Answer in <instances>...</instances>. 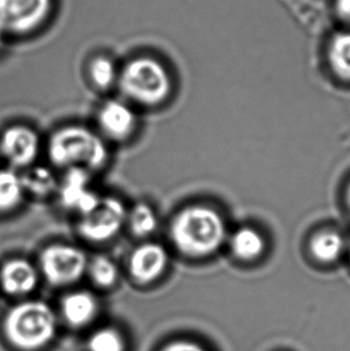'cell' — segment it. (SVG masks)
Here are the masks:
<instances>
[{
	"mask_svg": "<svg viewBox=\"0 0 350 351\" xmlns=\"http://www.w3.org/2000/svg\"><path fill=\"white\" fill-rule=\"evenodd\" d=\"M327 58L332 71L342 80L350 81V30L332 36L327 47Z\"/></svg>",
	"mask_w": 350,
	"mask_h": 351,
	"instance_id": "5bb4252c",
	"label": "cell"
},
{
	"mask_svg": "<svg viewBox=\"0 0 350 351\" xmlns=\"http://www.w3.org/2000/svg\"><path fill=\"white\" fill-rule=\"evenodd\" d=\"M22 178L12 171H0V213L14 209L24 193Z\"/></svg>",
	"mask_w": 350,
	"mask_h": 351,
	"instance_id": "e0dca14e",
	"label": "cell"
},
{
	"mask_svg": "<svg viewBox=\"0 0 350 351\" xmlns=\"http://www.w3.org/2000/svg\"><path fill=\"white\" fill-rule=\"evenodd\" d=\"M22 178L24 190L28 191L35 195H47L52 193L57 187V181L52 174V171H48L43 167H35L27 171Z\"/></svg>",
	"mask_w": 350,
	"mask_h": 351,
	"instance_id": "ac0fdd59",
	"label": "cell"
},
{
	"mask_svg": "<svg viewBox=\"0 0 350 351\" xmlns=\"http://www.w3.org/2000/svg\"><path fill=\"white\" fill-rule=\"evenodd\" d=\"M347 200H348V204L350 206V185L348 186V190H347Z\"/></svg>",
	"mask_w": 350,
	"mask_h": 351,
	"instance_id": "484cf974",
	"label": "cell"
},
{
	"mask_svg": "<svg viewBox=\"0 0 350 351\" xmlns=\"http://www.w3.org/2000/svg\"><path fill=\"white\" fill-rule=\"evenodd\" d=\"M89 272L95 283L104 288L112 287L118 278V267L104 256H95L90 263Z\"/></svg>",
	"mask_w": 350,
	"mask_h": 351,
	"instance_id": "ffe728a7",
	"label": "cell"
},
{
	"mask_svg": "<svg viewBox=\"0 0 350 351\" xmlns=\"http://www.w3.org/2000/svg\"><path fill=\"white\" fill-rule=\"evenodd\" d=\"M49 160L62 168L95 171L104 166L108 150L102 138L82 126H67L53 133L48 143Z\"/></svg>",
	"mask_w": 350,
	"mask_h": 351,
	"instance_id": "7a4b0ae2",
	"label": "cell"
},
{
	"mask_svg": "<svg viewBox=\"0 0 350 351\" xmlns=\"http://www.w3.org/2000/svg\"><path fill=\"white\" fill-rule=\"evenodd\" d=\"M97 304L94 296L86 291H77L69 295L62 302V313L73 326H82L94 318Z\"/></svg>",
	"mask_w": 350,
	"mask_h": 351,
	"instance_id": "4fadbf2b",
	"label": "cell"
},
{
	"mask_svg": "<svg viewBox=\"0 0 350 351\" xmlns=\"http://www.w3.org/2000/svg\"><path fill=\"white\" fill-rule=\"evenodd\" d=\"M171 237L175 247L186 256H209L222 246L226 224L215 210L194 205L175 216Z\"/></svg>",
	"mask_w": 350,
	"mask_h": 351,
	"instance_id": "6da1fadb",
	"label": "cell"
},
{
	"mask_svg": "<svg viewBox=\"0 0 350 351\" xmlns=\"http://www.w3.org/2000/svg\"><path fill=\"white\" fill-rule=\"evenodd\" d=\"M43 275L52 285H71L81 278L88 267L84 252L71 245H52L40 256Z\"/></svg>",
	"mask_w": 350,
	"mask_h": 351,
	"instance_id": "5b68a950",
	"label": "cell"
},
{
	"mask_svg": "<svg viewBox=\"0 0 350 351\" xmlns=\"http://www.w3.org/2000/svg\"><path fill=\"white\" fill-rule=\"evenodd\" d=\"M90 77L95 86H99L100 89H107L117 80L114 62L108 58H96L90 64Z\"/></svg>",
	"mask_w": 350,
	"mask_h": 351,
	"instance_id": "44dd1931",
	"label": "cell"
},
{
	"mask_svg": "<svg viewBox=\"0 0 350 351\" xmlns=\"http://www.w3.org/2000/svg\"><path fill=\"white\" fill-rule=\"evenodd\" d=\"M232 252L242 261H252L264 252L265 242L261 233L256 229L240 228L231 239Z\"/></svg>",
	"mask_w": 350,
	"mask_h": 351,
	"instance_id": "9a60e30c",
	"label": "cell"
},
{
	"mask_svg": "<svg viewBox=\"0 0 350 351\" xmlns=\"http://www.w3.org/2000/svg\"><path fill=\"white\" fill-rule=\"evenodd\" d=\"M89 181V174L86 169H69L59 186V195L62 204L81 215H86L94 209L101 197L90 189Z\"/></svg>",
	"mask_w": 350,
	"mask_h": 351,
	"instance_id": "9c48e42d",
	"label": "cell"
},
{
	"mask_svg": "<svg viewBox=\"0 0 350 351\" xmlns=\"http://www.w3.org/2000/svg\"><path fill=\"white\" fill-rule=\"evenodd\" d=\"M120 86L128 99L145 106H156L171 93V77L166 67L152 58H136L120 75Z\"/></svg>",
	"mask_w": 350,
	"mask_h": 351,
	"instance_id": "277c9868",
	"label": "cell"
},
{
	"mask_svg": "<svg viewBox=\"0 0 350 351\" xmlns=\"http://www.w3.org/2000/svg\"><path fill=\"white\" fill-rule=\"evenodd\" d=\"M52 11V0H0V27L5 34L23 35L41 27Z\"/></svg>",
	"mask_w": 350,
	"mask_h": 351,
	"instance_id": "8992f818",
	"label": "cell"
},
{
	"mask_svg": "<svg viewBox=\"0 0 350 351\" xmlns=\"http://www.w3.org/2000/svg\"><path fill=\"white\" fill-rule=\"evenodd\" d=\"M128 223L136 237H149L156 229V215L149 205L138 204L130 213Z\"/></svg>",
	"mask_w": 350,
	"mask_h": 351,
	"instance_id": "d6986e66",
	"label": "cell"
},
{
	"mask_svg": "<svg viewBox=\"0 0 350 351\" xmlns=\"http://www.w3.org/2000/svg\"><path fill=\"white\" fill-rule=\"evenodd\" d=\"M10 342L27 350L47 344L56 333V317L43 302H23L10 311L5 320Z\"/></svg>",
	"mask_w": 350,
	"mask_h": 351,
	"instance_id": "3957f363",
	"label": "cell"
},
{
	"mask_svg": "<svg viewBox=\"0 0 350 351\" xmlns=\"http://www.w3.org/2000/svg\"><path fill=\"white\" fill-rule=\"evenodd\" d=\"M40 141L32 128L22 125L8 128L0 139V152L14 167H28L38 155Z\"/></svg>",
	"mask_w": 350,
	"mask_h": 351,
	"instance_id": "ba28073f",
	"label": "cell"
},
{
	"mask_svg": "<svg viewBox=\"0 0 350 351\" xmlns=\"http://www.w3.org/2000/svg\"><path fill=\"white\" fill-rule=\"evenodd\" d=\"M90 351H123V338L117 331L106 328L90 338Z\"/></svg>",
	"mask_w": 350,
	"mask_h": 351,
	"instance_id": "7402d4cb",
	"label": "cell"
},
{
	"mask_svg": "<svg viewBox=\"0 0 350 351\" xmlns=\"http://www.w3.org/2000/svg\"><path fill=\"white\" fill-rule=\"evenodd\" d=\"M0 280L5 291L9 294L23 295L35 288L38 283V274L29 261L12 259L3 266Z\"/></svg>",
	"mask_w": 350,
	"mask_h": 351,
	"instance_id": "7c38bea8",
	"label": "cell"
},
{
	"mask_svg": "<svg viewBox=\"0 0 350 351\" xmlns=\"http://www.w3.org/2000/svg\"><path fill=\"white\" fill-rule=\"evenodd\" d=\"M128 219L126 209L117 198H101L94 209L82 215L80 232L93 242H106L113 239Z\"/></svg>",
	"mask_w": 350,
	"mask_h": 351,
	"instance_id": "52a82bcc",
	"label": "cell"
},
{
	"mask_svg": "<svg viewBox=\"0 0 350 351\" xmlns=\"http://www.w3.org/2000/svg\"><path fill=\"white\" fill-rule=\"evenodd\" d=\"M335 12L341 21L350 24V0H335Z\"/></svg>",
	"mask_w": 350,
	"mask_h": 351,
	"instance_id": "603a6c76",
	"label": "cell"
},
{
	"mask_svg": "<svg viewBox=\"0 0 350 351\" xmlns=\"http://www.w3.org/2000/svg\"><path fill=\"white\" fill-rule=\"evenodd\" d=\"M4 35L5 32L1 29V27H0V47H1V45H3V41H4Z\"/></svg>",
	"mask_w": 350,
	"mask_h": 351,
	"instance_id": "d4e9b609",
	"label": "cell"
},
{
	"mask_svg": "<svg viewBox=\"0 0 350 351\" xmlns=\"http://www.w3.org/2000/svg\"><path fill=\"white\" fill-rule=\"evenodd\" d=\"M168 264L166 248L155 243H143L130 258V274L141 283H149L163 274Z\"/></svg>",
	"mask_w": 350,
	"mask_h": 351,
	"instance_id": "30bf717a",
	"label": "cell"
},
{
	"mask_svg": "<svg viewBox=\"0 0 350 351\" xmlns=\"http://www.w3.org/2000/svg\"><path fill=\"white\" fill-rule=\"evenodd\" d=\"M345 248V240L340 234L331 230L318 233L311 241V252L319 261L331 263L338 259Z\"/></svg>",
	"mask_w": 350,
	"mask_h": 351,
	"instance_id": "2e32d148",
	"label": "cell"
},
{
	"mask_svg": "<svg viewBox=\"0 0 350 351\" xmlns=\"http://www.w3.org/2000/svg\"><path fill=\"white\" fill-rule=\"evenodd\" d=\"M163 351H205L202 348L196 346L194 343L176 342L167 347Z\"/></svg>",
	"mask_w": 350,
	"mask_h": 351,
	"instance_id": "cb8c5ba5",
	"label": "cell"
},
{
	"mask_svg": "<svg viewBox=\"0 0 350 351\" xmlns=\"http://www.w3.org/2000/svg\"><path fill=\"white\" fill-rule=\"evenodd\" d=\"M99 123L108 137L121 141L132 134L137 119L128 105L120 101H108L100 110Z\"/></svg>",
	"mask_w": 350,
	"mask_h": 351,
	"instance_id": "8fae6325",
	"label": "cell"
}]
</instances>
